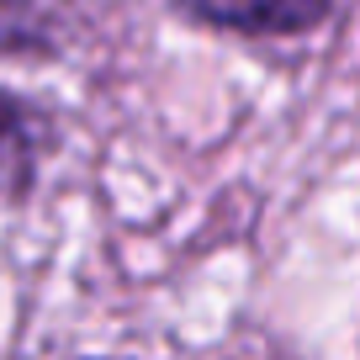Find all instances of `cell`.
Listing matches in <instances>:
<instances>
[{"label":"cell","mask_w":360,"mask_h":360,"mask_svg":"<svg viewBox=\"0 0 360 360\" xmlns=\"http://www.w3.org/2000/svg\"><path fill=\"white\" fill-rule=\"evenodd\" d=\"M32 0H0V48L32 43Z\"/></svg>","instance_id":"obj_3"},{"label":"cell","mask_w":360,"mask_h":360,"mask_svg":"<svg viewBox=\"0 0 360 360\" xmlns=\"http://www.w3.org/2000/svg\"><path fill=\"white\" fill-rule=\"evenodd\" d=\"M37 117L27 112L16 96H0V196L22 191L32 180V159H37Z\"/></svg>","instance_id":"obj_2"},{"label":"cell","mask_w":360,"mask_h":360,"mask_svg":"<svg viewBox=\"0 0 360 360\" xmlns=\"http://www.w3.org/2000/svg\"><path fill=\"white\" fill-rule=\"evenodd\" d=\"M186 16L223 32H244V37H292V32H313L328 16L334 0H169Z\"/></svg>","instance_id":"obj_1"}]
</instances>
